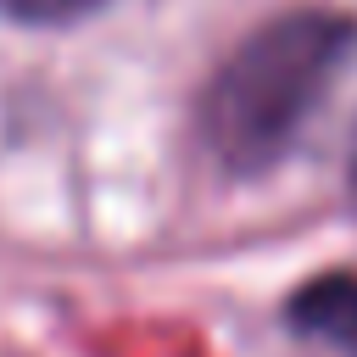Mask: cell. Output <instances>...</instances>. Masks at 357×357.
Returning <instances> with one entry per match:
<instances>
[{"mask_svg": "<svg viewBox=\"0 0 357 357\" xmlns=\"http://www.w3.org/2000/svg\"><path fill=\"white\" fill-rule=\"evenodd\" d=\"M351 56L357 22L346 11H290L257 28L206 84L201 134L212 156L234 173H257L284 156V145L324 106Z\"/></svg>", "mask_w": 357, "mask_h": 357, "instance_id": "1", "label": "cell"}, {"mask_svg": "<svg viewBox=\"0 0 357 357\" xmlns=\"http://www.w3.org/2000/svg\"><path fill=\"white\" fill-rule=\"evenodd\" d=\"M290 324L340 357H357V273H324L290 296Z\"/></svg>", "mask_w": 357, "mask_h": 357, "instance_id": "2", "label": "cell"}, {"mask_svg": "<svg viewBox=\"0 0 357 357\" xmlns=\"http://www.w3.org/2000/svg\"><path fill=\"white\" fill-rule=\"evenodd\" d=\"M89 6L100 0H0V11L17 22H67V17H84Z\"/></svg>", "mask_w": 357, "mask_h": 357, "instance_id": "3", "label": "cell"}, {"mask_svg": "<svg viewBox=\"0 0 357 357\" xmlns=\"http://www.w3.org/2000/svg\"><path fill=\"white\" fill-rule=\"evenodd\" d=\"M346 184H351V206H357V134H351V162H346Z\"/></svg>", "mask_w": 357, "mask_h": 357, "instance_id": "4", "label": "cell"}]
</instances>
